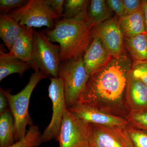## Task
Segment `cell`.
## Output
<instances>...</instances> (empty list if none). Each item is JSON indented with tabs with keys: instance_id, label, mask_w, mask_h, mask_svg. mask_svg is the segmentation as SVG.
<instances>
[{
	"instance_id": "obj_28",
	"label": "cell",
	"mask_w": 147,
	"mask_h": 147,
	"mask_svg": "<svg viewBox=\"0 0 147 147\" xmlns=\"http://www.w3.org/2000/svg\"><path fill=\"white\" fill-rule=\"evenodd\" d=\"M124 6L123 16H125L141 9L142 7V0H123Z\"/></svg>"
},
{
	"instance_id": "obj_15",
	"label": "cell",
	"mask_w": 147,
	"mask_h": 147,
	"mask_svg": "<svg viewBox=\"0 0 147 147\" xmlns=\"http://www.w3.org/2000/svg\"><path fill=\"white\" fill-rule=\"evenodd\" d=\"M32 68L29 64L10 53L0 51V82L13 74H18L22 77L25 71Z\"/></svg>"
},
{
	"instance_id": "obj_26",
	"label": "cell",
	"mask_w": 147,
	"mask_h": 147,
	"mask_svg": "<svg viewBox=\"0 0 147 147\" xmlns=\"http://www.w3.org/2000/svg\"><path fill=\"white\" fill-rule=\"evenodd\" d=\"M27 1L26 0H1L0 11L2 14H8L14 9L23 6Z\"/></svg>"
},
{
	"instance_id": "obj_1",
	"label": "cell",
	"mask_w": 147,
	"mask_h": 147,
	"mask_svg": "<svg viewBox=\"0 0 147 147\" xmlns=\"http://www.w3.org/2000/svg\"><path fill=\"white\" fill-rule=\"evenodd\" d=\"M132 60L125 49L120 57L111 58L90 76L78 102L125 118L129 113L126 92Z\"/></svg>"
},
{
	"instance_id": "obj_23",
	"label": "cell",
	"mask_w": 147,
	"mask_h": 147,
	"mask_svg": "<svg viewBox=\"0 0 147 147\" xmlns=\"http://www.w3.org/2000/svg\"><path fill=\"white\" fill-rule=\"evenodd\" d=\"M126 129L133 147H147V131L137 128L130 124Z\"/></svg>"
},
{
	"instance_id": "obj_4",
	"label": "cell",
	"mask_w": 147,
	"mask_h": 147,
	"mask_svg": "<svg viewBox=\"0 0 147 147\" xmlns=\"http://www.w3.org/2000/svg\"><path fill=\"white\" fill-rule=\"evenodd\" d=\"M60 51V45L51 42L44 31L34 29L31 59V66L34 70L39 69L47 77L59 78Z\"/></svg>"
},
{
	"instance_id": "obj_2",
	"label": "cell",
	"mask_w": 147,
	"mask_h": 147,
	"mask_svg": "<svg viewBox=\"0 0 147 147\" xmlns=\"http://www.w3.org/2000/svg\"><path fill=\"white\" fill-rule=\"evenodd\" d=\"M87 15L58 19L55 21L53 30L44 31L51 42H58L60 45L61 63L83 57L91 42L95 26L88 23Z\"/></svg>"
},
{
	"instance_id": "obj_18",
	"label": "cell",
	"mask_w": 147,
	"mask_h": 147,
	"mask_svg": "<svg viewBox=\"0 0 147 147\" xmlns=\"http://www.w3.org/2000/svg\"><path fill=\"white\" fill-rule=\"evenodd\" d=\"M22 30V26L18 21L8 14H1L0 37L9 51Z\"/></svg>"
},
{
	"instance_id": "obj_6",
	"label": "cell",
	"mask_w": 147,
	"mask_h": 147,
	"mask_svg": "<svg viewBox=\"0 0 147 147\" xmlns=\"http://www.w3.org/2000/svg\"><path fill=\"white\" fill-rule=\"evenodd\" d=\"M8 14L21 26L33 28L46 26L51 30L54 28L55 21L59 18L45 0H29L23 6Z\"/></svg>"
},
{
	"instance_id": "obj_29",
	"label": "cell",
	"mask_w": 147,
	"mask_h": 147,
	"mask_svg": "<svg viewBox=\"0 0 147 147\" xmlns=\"http://www.w3.org/2000/svg\"><path fill=\"white\" fill-rule=\"evenodd\" d=\"M64 0H45V3L57 13L59 17H62L63 13Z\"/></svg>"
},
{
	"instance_id": "obj_30",
	"label": "cell",
	"mask_w": 147,
	"mask_h": 147,
	"mask_svg": "<svg viewBox=\"0 0 147 147\" xmlns=\"http://www.w3.org/2000/svg\"><path fill=\"white\" fill-rule=\"evenodd\" d=\"M9 109L7 98L3 93L0 90V114H2Z\"/></svg>"
},
{
	"instance_id": "obj_12",
	"label": "cell",
	"mask_w": 147,
	"mask_h": 147,
	"mask_svg": "<svg viewBox=\"0 0 147 147\" xmlns=\"http://www.w3.org/2000/svg\"><path fill=\"white\" fill-rule=\"evenodd\" d=\"M103 40L94 30L93 38L82 57L84 67L90 76L108 63L112 58Z\"/></svg>"
},
{
	"instance_id": "obj_13",
	"label": "cell",
	"mask_w": 147,
	"mask_h": 147,
	"mask_svg": "<svg viewBox=\"0 0 147 147\" xmlns=\"http://www.w3.org/2000/svg\"><path fill=\"white\" fill-rule=\"evenodd\" d=\"M126 100L129 113L147 112V86L130 72L126 92Z\"/></svg>"
},
{
	"instance_id": "obj_20",
	"label": "cell",
	"mask_w": 147,
	"mask_h": 147,
	"mask_svg": "<svg viewBox=\"0 0 147 147\" xmlns=\"http://www.w3.org/2000/svg\"><path fill=\"white\" fill-rule=\"evenodd\" d=\"M15 142L14 119L9 108L0 114V147H8Z\"/></svg>"
},
{
	"instance_id": "obj_25",
	"label": "cell",
	"mask_w": 147,
	"mask_h": 147,
	"mask_svg": "<svg viewBox=\"0 0 147 147\" xmlns=\"http://www.w3.org/2000/svg\"><path fill=\"white\" fill-rule=\"evenodd\" d=\"M131 71L135 78L139 79L147 86V60L133 61Z\"/></svg>"
},
{
	"instance_id": "obj_24",
	"label": "cell",
	"mask_w": 147,
	"mask_h": 147,
	"mask_svg": "<svg viewBox=\"0 0 147 147\" xmlns=\"http://www.w3.org/2000/svg\"><path fill=\"white\" fill-rule=\"evenodd\" d=\"M125 119L130 124L147 131V112L129 113L125 117Z\"/></svg>"
},
{
	"instance_id": "obj_9",
	"label": "cell",
	"mask_w": 147,
	"mask_h": 147,
	"mask_svg": "<svg viewBox=\"0 0 147 147\" xmlns=\"http://www.w3.org/2000/svg\"><path fill=\"white\" fill-rule=\"evenodd\" d=\"M90 125V147H133L126 127Z\"/></svg>"
},
{
	"instance_id": "obj_16",
	"label": "cell",
	"mask_w": 147,
	"mask_h": 147,
	"mask_svg": "<svg viewBox=\"0 0 147 147\" xmlns=\"http://www.w3.org/2000/svg\"><path fill=\"white\" fill-rule=\"evenodd\" d=\"M120 28L124 37H131L146 31L142 8L119 18Z\"/></svg>"
},
{
	"instance_id": "obj_21",
	"label": "cell",
	"mask_w": 147,
	"mask_h": 147,
	"mask_svg": "<svg viewBox=\"0 0 147 147\" xmlns=\"http://www.w3.org/2000/svg\"><path fill=\"white\" fill-rule=\"evenodd\" d=\"M88 0H66L64 5L63 18H72L87 14Z\"/></svg>"
},
{
	"instance_id": "obj_31",
	"label": "cell",
	"mask_w": 147,
	"mask_h": 147,
	"mask_svg": "<svg viewBox=\"0 0 147 147\" xmlns=\"http://www.w3.org/2000/svg\"><path fill=\"white\" fill-rule=\"evenodd\" d=\"M142 8L144 16L145 30L147 32V0H143Z\"/></svg>"
},
{
	"instance_id": "obj_19",
	"label": "cell",
	"mask_w": 147,
	"mask_h": 147,
	"mask_svg": "<svg viewBox=\"0 0 147 147\" xmlns=\"http://www.w3.org/2000/svg\"><path fill=\"white\" fill-rule=\"evenodd\" d=\"M112 16L105 0L90 1L87 15V21L90 25L95 26Z\"/></svg>"
},
{
	"instance_id": "obj_14",
	"label": "cell",
	"mask_w": 147,
	"mask_h": 147,
	"mask_svg": "<svg viewBox=\"0 0 147 147\" xmlns=\"http://www.w3.org/2000/svg\"><path fill=\"white\" fill-rule=\"evenodd\" d=\"M21 34L13 42L9 53L31 66L34 28L22 26Z\"/></svg>"
},
{
	"instance_id": "obj_5",
	"label": "cell",
	"mask_w": 147,
	"mask_h": 147,
	"mask_svg": "<svg viewBox=\"0 0 147 147\" xmlns=\"http://www.w3.org/2000/svg\"><path fill=\"white\" fill-rule=\"evenodd\" d=\"M59 76L63 83L67 107L70 108L78 102L90 76L82 57L61 62Z\"/></svg>"
},
{
	"instance_id": "obj_17",
	"label": "cell",
	"mask_w": 147,
	"mask_h": 147,
	"mask_svg": "<svg viewBox=\"0 0 147 147\" xmlns=\"http://www.w3.org/2000/svg\"><path fill=\"white\" fill-rule=\"evenodd\" d=\"M125 49L133 61L147 60V32L131 37H124Z\"/></svg>"
},
{
	"instance_id": "obj_8",
	"label": "cell",
	"mask_w": 147,
	"mask_h": 147,
	"mask_svg": "<svg viewBox=\"0 0 147 147\" xmlns=\"http://www.w3.org/2000/svg\"><path fill=\"white\" fill-rule=\"evenodd\" d=\"M48 95L53 103V115L50 123L42 134L43 143L53 139L57 141L64 115L67 109L62 81L60 78H50Z\"/></svg>"
},
{
	"instance_id": "obj_22",
	"label": "cell",
	"mask_w": 147,
	"mask_h": 147,
	"mask_svg": "<svg viewBox=\"0 0 147 147\" xmlns=\"http://www.w3.org/2000/svg\"><path fill=\"white\" fill-rule=\"evenodd\" d=\"M42 134L37 125L30 126L26 136L8 147H38L43 142Z\"/></svg>"
},
{
	"instance_id": "obj_3",
	"label": "cell",
	"mask_w": 147,
	"mask_h": 147,
	"mask_svg": "<svg viewBox=\"0 0 147 147\" xmlns=\"http://www.w3.org/2000/svg\"><path fill=\"white\" fill-rule=\"evenodd\" d=\"M47 77L39 69L34 70L26 86L16 94H11L9 89L4 90L0 88L7 98L14 119L15 142L26 136L27 125L30 126L34 125L29 113L30 99L37 85L42 79Z\"/></svg>"
},
{
	"instance_id": "obj_10",
	"label": "cell",
	"mask_w": 147,
	"mask_h": 147,
	"mask_svg": "<svg viewBox=\"0 0 147 147\" xmlns=\"http://www.w3.org/2000/svg\"><path fill=\"white\" fill-rule=\"evenodd\" d=\"M68 109L74 116L88 123L121 127H127L129 124L125 118L110 115L79 102Z\"/></svg>"
},
{
	"instance_id": "obj_7",
	"label": "cell",
	"mask_w": 147,
	"mask_h": 147,
	"mask_svg": "<svg viewBox=\"0 0 147 147\" xmlns=\"http://www.w3.org/2000/svg\"><path fill=\"white\" fill-rule=\"evenodd\" d=\"M90 123L74 116L67 109L57 141L59 147H90Z\"/></svg>"
},
{
	"instance_id": "obj_11",
	"label": "cell",
	"mask_w": 147,
	"mask_h": 147,
	"mask_svg": "<svg viewBox=\"0 0 147 147\" xmlns=\"http://www.w3.org/2000/svg\"><path fill=\"white\" fill-rule=\"evenodd\" d=\"M95 30L101 38L112 58H118L125 50L124 37L116 15L96 25Z\"/></svg>"
},
{
	"instance_id": "obj_27",
	"label": "cell",
	"mask_w": 147,
	"mask_h": 147,
	"mask_svg": "<svg viewBox=\"0 0 147 147\" xmlns=\"http://www.w3.org/2000/svg\"><path fill=\"white\" fill-rule=\"evenodd\" d=\"M105 2L108 9L111 12L115 13L118 18L123 16L124 6L123 0H107Z\"/></svg>"
}]
</instances>
